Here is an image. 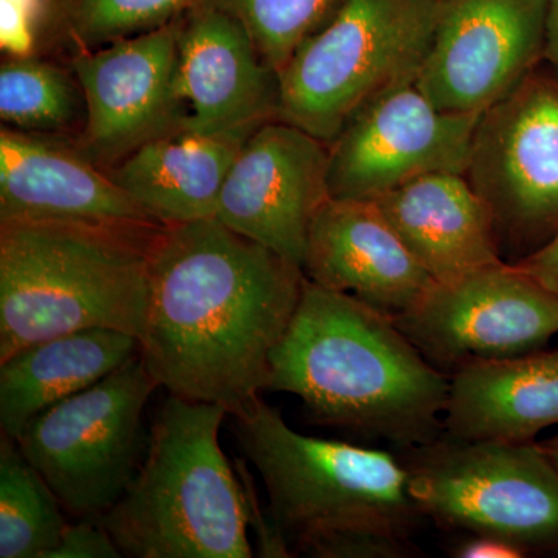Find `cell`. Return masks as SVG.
<instances>
[{
	"instance_id": "6da1fadb",
	"label": "cell",
	"mask_w": 558,
	"mask_h": 558,
	"mask_svg": "<svg viewBox=\"0 0 558 558\" xmlns=\"http://www.w3.org/2000/svg\"><path fill=\"white\" fill-rule=\"evenodd\" d=\"M304 271L219 219L165 226L140 357L171 396L231 414L266 391Z\"/></svg>"
},
{
	"instance_id": "7a4b0ae2",
	"label": "cell",
	"mask_w": 558,
	"mask_h": 558,
	"mask_svg": "<svg viewBox=\"0 0 558 558\" xmlns=\"http://www.w3.org/2000/svg\"><path fill=\"white\" fill-rule=\"evenodd\" d=\"M449 387L395 318L306 278L266 391L296 396L318 424L411 451L444 435Z\"/></svg>"
},
{
	"instance_id": "3957f363",
	"label": "cell",
	"mask_w": 558,
	"mask_h": 558,
	"mask_svg": "<svg viewBox=\"0 0 558 558\" xmlns=\"http://www.w3.org/2000/svg\"><path fill=\"white\" fill-rule=\"evenodd\" d=\"M245 459L266 487V513L286 557L403 558L421 510L409 469L388 451L314 438L263 398L231 414Z\"/></svg>"
},
{
	"instance_id": "277c9868",
	"label": "cell",
	"mask_w": 558,
	"mask_h": 558,
	"mask_svg": "<svg viewBox=\"0 0 558 558\" xmlns=\"http://www.w3.org/2000/svg\"><path fill=\"white\" fill-rule=\"evenodd\" d=\"M165 226L0 220V362L86 329L142 339Z\"/></svg>"
},
{
	"instance_id": "5b68a950",
	"label": "cell",
	"mask_w": 558,
	"mask_h": 558,
	"mask_svg": "<svg viewBox=\"0 0 558 558\" xmlns=\"http://www.w3.org/2000/svg\"><path fill=\"white\" fill-rule=\"evenodd\" d=\"M229 411L171 396L130 487L98 520L131 558H250L244 483L219 442Z\"/></svg>"
},
{
	"instance_id": "8992f818",
	"label": "cell",
	"mask_w": 558,
	"mask_h": 558,
	"mask_svg": "<svg viewBox=\"0 0 558 558\" xmlns=\"http://www.w3.org/2000/svg\"><path fill=\"white\" fill-rule=\"evenodd\" d=\"M440 0H343L278 72L277 119L330 145L374 98L416 81Z\"/></svg>"
},
{
	"instance_id": "52a82bcc",
	"label": "cell",
	"mask_w": 558,
	"mask_h": 558,
	"mask_svg": "<svg viewBox=\"0 0 558 558\" xmlns=\"http://www.w3.org/2000/svg\"><path fill=\"white\" fill-rule=\"evenodd\" d=\"M410 494L444 529L558 553V469L542 444L470 442L442 435L411 450Z\"/></svg>"
},
{
	"instance_id": "ba28073f",
	"label": "cell",
	"mask_w": 558,
	"mask_h": 558,
	"mask_svg": "<svg viewBox=\"0 0 558 558\" xmlns=\"http://www.w3.org/2000/svg\"><path fill=\"white\" fill-rule=\"evenodd\" d=\"M157 388L138 352L40 413L16 439L70 515L100 520L123 497L148 449L145 410Z\"/></svg>"
},
{
	"instance_id": "9c48e42d",
	"label": "cell",
	"mask_w": 558,
	"mask_h": 558,
	"mask_svg": "<svg viewBox=\"0 0 558 558\" xmlns=\"http://www.w3.org/2000/svg\"><path fill=\"white\" fill-rule=\"evenodd\" d=\"M465 178L512 264L556 236L558 78L549 69L538 65L480 117Z\"/></svg>"
},
{
	"instance_id": "30bf717a",
	"label": "cell",
	"mask_w": 558,
	"mask_h": 558,
	"mask_svg": "<svg viewBox=\"0 0 558 558\" xmlns=\"http://www.w3.org/2000/svg\"><path fill=\"white\" fill-rule=\"evenodd\" d=\"M396 325L438 368L543 351L558 336V295L515 264L440 281Z\"/></svg>"
},
{
	"instance_id": "8fae6325",
	"label": "cell",
	"mask_w": 558,
	"mask_h": 558,
	"mask_svg": "<svg viewBox=\"0 0 558 558\" xmlns=\"http://www.w3.org/2000/svg\"><path fill=\"white\" fill-rule=\"evenodd\" d=\"M480 117L436 108L414 81L388 90L330 143L329 196L376 201L425 175L465 174Z\"/></svg>"
},
{
	"instance_id": "7c38bea8",
	"label": "cell",
	"mask_w": 558,
	"mask_h": 558,
	"mask_svg": "<svg viewBox=\"0 0 558 558\" xmlns=\"http://www.w3.org/2000/svg\"><path fill=\"white\" fill-rule=\"evenodd\" d=\"M549 0H440L414 81L436 108L483 116L543 62Z\"/></svg>"
},
{
	"instance_id": "4fadbf2b",
	"label": "cell",
	"mask_w": 558,
	"mask_h": 558,
	"mask_svg": "<svg viewBox=\"0 0 558 558\" xmlns=\"http://www.w3.org/2000/svg\"><path fill=\"white\" fill-rule=\"evenodd\" d=\"M329 146L271 119L242 143L216 219L303 269L315 216L329 199Z\"/></svg>"
},
{
	"instance_id": "5bb4252c",
	"label": "cell",
	"mask_w": 558,
	"mask_h": 558,
	"mask_svg": "<svg viewBox=\"0 0 558 558\" xmlns=\"http://www.w3.org/2000/svg\"><path fill=\"white\" fill-rule=\"evenodd\" d=\"M179 21L157 31L83 50L72 62L86 101L81 150L119 163L150 140L180 130L175 95Z\"/></svg>"
},
{
	"instance_id": "9a60e30c",
	"label": "cell",
	"mask_w": 558,
	"mask_h": 558,
	"mask_svg": "<svg viewBox=\"0 0 558 558\" xmlns=\"http://www.w3.org/2000/svg\"><path fill=\"white\" fill-rule=\"evenodd\" d=\"M175 95L180 130L248 135L277 119L278 73L240 21L202 2L179 20Z\"/></svg>"
},
{
	"instance_id": "2e32d148",
	"label": "cell",
	"mask_w": 558,
	"mask_h": 558,
	"mask_svg": "<svg viewBox=\"0 0 558 558\" xmlns=\"http://www.w3.org/2000/svg\"><path fill=\"white\" fill-rule=\"evenodd\" d=\"M303 271L315 284L392 318L413 310L435 284L376 201L329 197L312 222Z\"/></svg>"
},
{
	"instance_id": "e0dca14e",
	"label": "cell",
	"mask_w": 558,
	"mask_h": 558,
	"mask_svg": "<svg viewBox=\"0 0 558 558\" xmlns=\"http://www.w3.org/2000/svg\"><path fill=\"white\" fill-rule=\"evenodd\" d=\"M0 220L163 226L83 154L7 126L0 131Z\"/></svg>"
},
{
	"instance_id": "ac0fdd59",
	"label": "cell",
	"mask_w": 558,
	"mask_h": 558,
	"mask_svg": "<svg viewBox=\"0 0 558 558\" xmlns=\"http://www.w3.org/2000/svg\"><path fill=\"white\" fill-rule=\"evenodd\" d=\"M376 204L436 282L506 263L490 213L465 174L425 175L389 191Z\"/></svg>"
},
{
	"instance_id": "d6986e66",
	"label": "cell",
	"mask_w": 558,
	"mask_h": 558,
	"mask_svg": "<svg viewBox=\"0 0 558 558\" xmlns=\"http://www.w3.org/2000/svg\"><path fill=\"white\" fill-rule=\"evenodd\" d=\"M558 425V351L481 360L450 376L444 435L470 442H534Z\"/></svg>"
},
{
	"instance_id": "ffe728a7",
	"label": "cell",
	"mask_w": 558,
	"mask_h": 558,
	"mask_svg": "<svg viewBox=\"0 0 558 558\" xmlns=\"http://www.w3.org/2000/svg\"><path fill=\"white\" fill-rule=\"evenodd\" d=\"M248 135L168 132L132 150L109 174L163 226L216 218L223 183Z\"/></svg>"
},
{
	"instance_id": "44dd1931",
	"label": "cell",
	"mask_w": 558,
	"mask_h": 558,
	"mask_svg": "<svg viewBox=\"0 0 558 558\" xmlns=\"http://www.w3.org/2000/svg\"><path fill=\"white\" fill-rule=\"evenodd\" d=\"M140 340L86 329L38 341L0 362V428L17 439L33 418L108 377L137 355Z\"/></svg>"
},
{
	"instance_id": "7402d4cb",
	"label": "cell",
	"mask_w": 558,
	"mask_h": 558,
	"mask_svg": "<svg viewBox=\"0 0 558 558\" xmlns=\"http://www.w3.org/2000/svg\"><path fill=\"white\" fill-rule=\"evenodd\" d=\"M57 494L22 454L0 439V558H49L68 527Z\"/></svg>"
},
{
	"instance_id": "603a6c76",
	"label": "cell",
	"mask_w": 558,
	"mask_h": 558,
	"mask_svg": "<svg viewBox=\"0 0 558 558\" xmlns=\"http://www.w3.org/2000/svg\"><path fill=\"white\" fill-rule=\"evenodd\" d=\"M86 117L78 81L32 57H9L0 68V117L11 130L28 134L68 131Z\"/></svg>"
},
{
	"instance_id": "cb8c5ba5",
	"label": "cell",
	"mask_w": 558,
	"mask_h": 558,
	"mask_svg": "<svg viewBox=\"0 0 558 558\" xmlns=\"http://www.w3.org/2000/svg\"><path fill=\"white\" fill-rule=\"evenodd\" d=\"M241 22L269 68L279 72L336 14L343 0H204Z\"/></svg>"
},
{
	"instance_id": "d4e9b609",
	"label": "cell",
	"mask_w": 558,
	"mask_h": 558,
	"mask_svg": "<svg viewBox=\"0 0 558 558\" xmlns=\"http://www.w3.org/2000/svg\"><path fill=\"white\" fill-rule=\"evenodd\" d=\"M204 0H73L69 25L83 50L165 27Z\"/></svg>"
},
{
	"instance_id": "484cf974",
	"label": "cell",
	"mask_w": 558,
	"mask_h": 558,
	"mask_svg": "<svg viewBox=\"0 0 558 558\" xmlns=\"http://www.w3.org/2000/svg\"><path fill=\"white\" fill-rule=\"evenodd\" d=\"M47 0H0V47L9 57H31Z\"/></svg>"
},
{
	"instance_id": "4316f807",
	"label": "cell",
	"mask_w": 558,
	"mask_h": 558,
	"mask_svg": "<svg viewBox=\"0 0 558 558\" xmlns=\"http://www.w3.org/2000/svg\"><path fill=\"white\" fill-rule=\"evenodd\" d=\"M116 539L98 520L83 519L68 524L61 542L49 558H121Z\"/></svg>"
},
{
	"instance_id": "83f0119b",
	"label": "cell",
	"mask_w": 558,
	"mask_h": 558,
	"mask_svg": "<svg viewBox=\"0 0 558 558\" xmlns=\"http://www.w3.org/2000/svg\"><path fill=\"white\" fill-rule=\"evenodd\" d=\"M515 266L558 295V233Z\"/></svg>"
},
{
	"instance_id": "f1b7e54d",
	"label": "cell",
	"mask_w": 558,
	"mask_h": 558,
	"mask_svg": "<svg viewBox=\"0 0 558 558\" xmlns=\"http://www.w3.org/2000/svg\"><path fill=\"white\" fill-rule=\"evenodd\" d=\"M451 556L458 558H521L529 554L509 539L494 535L470 534V538L459 543L451 550Z\"/></svg>"
},
{
	"instance_id": "f546056e",
	"label": "cell",
	"mask_w": 558,
	"mask_h": 558,
	"mask_svg": "<svg viewBox=\"0 0 558 558\" xmlns=\"http://www.w3.org/2000/svg\"><path fill=\"white\" fill-rule=\"evenodd\" d=\"M543 62L548 64L550 72L558 78V0H549Z\"/></svg>"
},
{
	"instance_id": "4dcf8cb0",
	"label": "cell",
	"mask_w": 558,
	"mask_h": 558,
	"mask_svg": "<svg viewBox=\"0 0 558 558\" xmlns=\"http://www.w3.org/2000/svg\"><path fill=\"white\" fill-rule=\"evenodd\" d=\"M542 447L545 449L546 453H548V457L553 459L554 464H556L558 469V435L543 442Z\"/></svg>"
}]
</instances>
